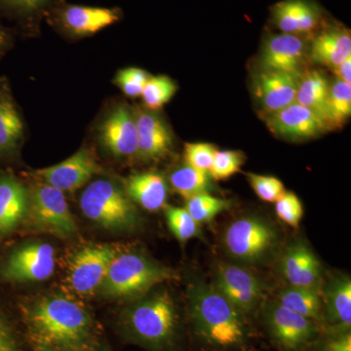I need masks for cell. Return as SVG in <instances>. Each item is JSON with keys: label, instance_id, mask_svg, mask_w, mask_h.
<instances>
[{"label": "cell", "instance_id": "1", "mask_svg": "<svg viewBox=\"0 0 351 351\" xmlns=\"http://www.w3.org/2000/svg\"><path fill=\"white\" fill-rule=\"evenodd\" d=\"M29 331L36 345L57 350H87L93 334V320L86 309L66 298H46L29 314Z\"/></svg>", "mask_w": 351, "mask_h": 351}, {"label": "cell", "instance_id": "2", "mask_svg": "<svg viewBox=\"0 0 351 351\" xmlns=\"http://www.w3.org/2000/svg\"><path fill=\"white\" fill-rule=\"evenodd\" d=\"M189 315L198 337L219 348L245 345L247 328L239 313L213 286L197 280L188 290Z\"/></svg>", "mask_w": 351, "mask_h": 351}, {"label": "cell", "instance_id": "3", "mask_svg": "<svg viewBox=\"0 0 351 351\" xmlns=\"http://www.w3.org/2000/svg\"><path fill=\"white\" fill-rule=\"evenodd\" d=\"M121 325L133 343L152 351H165L176 343L179 316L168 293L158 292L127 308Z\"/></svg>", "mask_w": 351, "mask_h": 351}, {"label": "cell", "instance_id": "4", "mask_svg": "<svg viewBox=\"0 0 351 351\" xmlns=\"http://www.w3.org/2000/svg\"><path fill=\"white\" fill-rule=\"evenodd\" d=\"M176 272L138 252H117L101 282V293L114 299H132L174 279Z\"/></svg>", "mask_w": 351, "mask_h": 351}, {"label": "cell", "instance_id": "5", "mask_svg": "<svg viewBox=\"0 0 351 351\" xmlns=\"http://www.w3.org/2000/svg\"><path fill=\"white\" fill-rule=\"evenodd\" d=\"M80 202L85 217L104 228L129 230L137 223V210L130 198L108 180L90 184L83 191Z\"/></svg>", "mask_w": 351, "mask_h": 351}, {"label": "cell", "instance_id": "6", "mask_svg": "<svg viewBox=\"0 0 351 351\" xmlns=\"http://www.w3.org/2000/svg\"><path fill=\"white\" fill-rule=\"evenodd\" d=\"M263 320L272 341L284 351H304L320 334L317 322L286 308L279 302L267 304Z\"/></svg>", "mask_w": 351, "mask_h": 351}, {"label": "cell", "instance_id": "7", "mask_svg": "<svg viewBox=\"0 0 351 351\" xmlns=\"http://www.w3.org/2000/svg\"><path fill=\"white\" fill-rule=\"evenodd\" d=\"M51 24L73 38L94 36L120 22L123 16L119 7H97L59 2L48 11Z\"/></svg>", "mask_w": 351, "mask_h": 351}, {"label": "cell", "instance_id": "8", "mask_svg": "<svg viewBox=\"0 0 351 351\" xmlns=\"http://www.w3.org/2000/svg\"><path fill=\"white\" fill-rule=\"evenodd\" d=\"M223 243L228 253L237 261L258 263L274 249L276 233L263 219L245 217L228 226Z\"/></svg>", "mask_w": 351, "mask_h": 351}, {"label": "cell", "instance_id": "9", "mask_svg": "<svg viewBox=\"0 0 351 351\" xmlns=\"http://www.w3.org/2000/svg\"><path fill=\"white\" fill-rule=\"evenodd\" d=\"M29 211L34 226L43 232L68 239L77 230L64 191L49 184H38L29 193Z\"/></svg>", "mask_w": 351, "mask_h": 351}, {"label": "cell", "instance_id": "10", "mask_svg": "<svg viewBox=\"0 0 351 351\" xmlns=\"http://www.w3.org/2000/svg\"><path fill=\"white\" fill-rule=\"evenodd\" d=\"M117 250L107 245L82 248L71 258L66 282L78 295H90L100 288Z\"/></svg>", "mask_w": 351, "mask_h": 351}, {"label": "cell", "instance_id": "11", "mask_svg": "<svg viewBox=\"0 0 351 351\" xmlns=\"http://www.w3.org/2000/svg\"><path fill=\"white\" fill-rule=\"evenodd\" d=\"M215 288L243 315L255 311L262 300L263 286L257 277L232 263L217 267Z\"/></svg>", "mask_w": 351, "mask_h": 351}, {"label": "cell", "instance_id": "12", "mask_svg": "<svg viewBox=\"0 0 351 351\" xmlns=\"http://www.w3.org/2000/svg\"><path fill=\"white\" fill-rule=\"evenodd\" d=\"M270 22L282 34L306 36L326 23L317 0H281L270 7Z\"/></svg>", "mask_w": 351, "mask_h": 351}, {"label": "cell", "instance_id": "13", "mask_svg": "<svg viewBox=\"0 0 351 351\" xmlns=\"http://www.w3.org/2000/svg\"><path fill=\"white\" fill-rule=\"evenodd\" d=\"M304 38L282 32L269 34L261 51V69L302 75V66L308 52Z\"/></svg>", "mask_w": 351, "mask_h": 351}, {"label": "cell", "instance_id": "14", "mask_svg": "<svg viewBox=\"0 0 351 351\" xmlns=\"http://www.w3.org/2000/svg\"><path fill=\"white\" fill-rule=\"evenodd\" d=\"M101 145L112 156L125 158L138 156V129L135 113L120 105L108 113L99 127Z\"/></svg>", "mask_w": 351, "mask_h": 351}, {"label": "cell", "instance_id": "15", "mask_svg": "<svg viewBox=\"0 0 351 351\" xmlns=\"http://www.w3.org/2000/svg\"><path fill=\"white\" fill-rule=\"evenodd\" d=\"M263 117L269 130L284 140H309L328 131L322 120L295 101Z\"/></svg>", "mask_w": 351, "mask_h": 351}, {"label": "cell", "instance_id": "16", "mask_svg": "<svg viewBox=\"0 0 351 351\" xmlns=\"http://www.w3.org/2000/svg\"><path fill=\"white\" fill-rule=\"evenodd\" d=\"M55 269V251L50 244L31 243L21 247L9 258L4 276L15 281H43Z\"/></svg>", "mask_w": 351, "mask_h": 351}, {"label": "cell", "instance_id": "17", "mask_svg": "<svg viewBox=\"0 0 351 351\" xmlns=\"http://www.w3.org/2000/svg\"><path fill=\"white\" fill-rule=\"evenodd\" d=\"M302 75L260 69L254 78L253 85L254 95L262 108L263 115L295 103Z\"/></svg>", "mask_w": 351, "mask_h": 351}, {"label": "cell", "instance_id": "18", "mask_svg": "<svg viewBox=\"0 0 351 351\" xmlns=\"http://www.w3.org/2000/svg\"><path fill=\"white\" fill-rule=\"evenodd\" d=\"M98 171L93 156L82 149L63 162L38 170L36 174L43 184L62 191H73L84 186Z\"/></svg>", "mask_w": 351, "mask_h": 351}, {"label": "cell", "instance_id": "19", "mask_svg": "<svg viewBox=\"0 0 351 351\" xmlns=\"http://www.w3.org/2000/svg\"><path fill=\"white\" fill-rule=\"evenodd\" d=\"M308 54L313 63L335 71L351 56L350 29L339 23H325L314 34Z\"/></svg>", "mask_w": 351, "mask_h": 351}, {"label": "cell", "instance_id": "20", "mask_svg": "<svg viewBox=\"0 0 351 351\" xmlns=\"http://www.w3.org/2000/svg\"><path fill=\"white\" fill-rule=\"evenodd\" d=\"M138 129V156L145 160H156L169 154L173 135L169 127L152 110H134Z\"/></svg>", "mask_w": 351, "mask_h": 351}, {"label": "cell", "instance_id": "21", "mask_svg": "<svg viewBox=\"0 0 351 351\" xmlns=\"http://www.w3.org/2000/svg\"><path fill=\"white\" fill-rule=\"evenodd\" d=\"M281 269L289 285L320 290L321 265L304 242L291 244L284 254Z\"/></svg>", "mask_w": 351, "mask_h": 351}, {"label": "cell", "instance_id": "22", "mask_svg": "<svg viewBox=\"0 0 351 351\" xmlns=\"http://www.w3.org/2000/svg\"><path fill=\"white\" fill-rule=\"evenodd\" d=\"M323 319L330 327L329 332L350 331L351 280L348 276L332 277L324 289Z\"/></svg>", "mask_w": 351, "mask_h": 351}, {"label": "cell", "instance_id": "23", "mask_svg": "<svg viewBox=\"0 0 351 351\" xmlns=\"http://www.w3.org/2000/svg\"><path fill=\"white\" fill-rule=\"evenodd\" d=\"M29 193L12 174L0 175V232L13 230L29 211Z\"/></svg>", "mask_w": 351, "mask_h": 351}, {"label": "cell", "instance_id": "24", "mask_svg": "<svg viewBox=\"0 0 351 351\" xmlns=\"http://www.w3.org/2000/svg\"><path fill=\"white\" fill-rule=\"evenodd\" d=\"M126 195L147 211L156 212L165 207L168 186L158 173H141L127 180Z\"/></svg>", "mask_w": 351, "mask_h": 351}, {"label": "cell", "instance_id": "25", "mask_svg": "<svg viewBox=\"0 0 351 351\" xmlns=\"http://www.w3.org/2000/svg\"><path fill=\"white\" fill-rule=\"evenodd\" d=\"M24 137V123L12 97L0 83V157L12 156Z\"/></svg>", "mask_w": 351, "mask_h": 351}, {"label": "cell", "instance_id": "26", "mask_svg": "<svg viewBox=\"0 0 351 351\" xmlns=\"http://www.w3.org/2000/svg\"><path fill=\"white\" fill-rule=\"evenodd\" d=\"M329 89L330 83L324 73L319 71H309L302 73L295 95V103L311 110L318 119L322 120L325 126Z\"/></svg>", "mask_w": 351, "mask_h": 351}, {"label": "cell", "instance_id": "27", "mask_svg": "<svg viewBox=\"0 0 351 351\" xmlns=\"http://www.w3.org/2000/svg\"><path fill=\"white\" fill-rule=\"evenodd\" d=\"M277 302L315 322L323 319V302L319 290L289 286L279 293Z\"/></svg>", "mask_w": 351, "mask_h": 351}, {"label": "cell", "instance_id": "28", "mask_svg": "<svg viewBox=\"0 0 351 351\" xmlns=\"http://www.w3.org/2000/svg\"><path fill=\"white\" fill-rule=\"evenodd\" d=\"M351 115V84L336 78L330 84L326 110L328 130L345 125Z\"/></svg>", "mask_w": 351, "mask_h": 351}, {"label": "cell", "instance_id": "29", "mask_svg": "<svg viewBox=\"0 0 351 351\" xmlns=\"http://www.w3.org/2000/svg\"><path fill=\"white\" fill-rule=\"evenodd\" d=\"M59 2L61 0H0V14L31 25Z\"/></svg>", "mask_w": 351, "mask_h": 351}, {"label": "cell", "instance_id": "30", "mask_svg": "<svg viewBox=\"0 0 351 351\" xmlns=\"http://www.w3.org/2000/svg\"><path fill=\"white\" fill-rule=\"evenodd\" d=\"M170 184L176 193L184 196L186 199L201 193H209L212 189L210 175L188 164L178 168L171 174Z\"/></svg>", "mask_w": 351, "mask_h": 351}, {"label": "cell", "instance_id": "31", "mask_svg": "<svg viewBox=\"0 0 351 351\" xmlns=\"http://www.w3.org/2000/svg\"><path fill=\"white\" fill-rule=\"evenodd\" d=\"M186 210L198 223H207L230 206V201L201 193L186 199Z\"/></svg>", "mask_w": 351, "mask_h": 351}, {"label": "cell", "instance_id": "32", "mask_svg": "<svg viewBox=\"0 0 351 351\" xmlns=\"http://www.w3.org/2000/svg\"><path fill=\"white\" fill-rule=\"evenodd\" d=\"M177 92V85L168 76H149L143 91L145 106L149 110H156L169 103Z\"/></svg>", "mask_w": 351, "mask_h": 351}, {"label": "cell", "instance_id": "33", "mask_svg": "<svg viewBox=\"0 0 351 351\" xmlns=\"http://www.w3.org/2000/svg\"><path fill=\"white\" fill-rule=\"evenodd\" d=\"M165 217L171 232L181 242L199 237L200 223L186 211V208L165 207Z\"/></svg>", "mask_w": 351, "mask_h": 351}, {"label": "cell", "instance_id": "34", "mask_svg": "<svg viewBox=\"0 0 351 351\" xmlns=\"http://www.w3.org/2000/svg\"><path fill=\"white\" fill-rule=\"evenodd\" d=\"M245 162L243 152L239 151H217L209 170L212 179L226 180L239 173Z\"/></svg>", "mask_w": 351, "mask_h": 351}, {"label": "cell", "instance_id": "35", "mask_svg": "<svg viewBox=\"0 0 351 351\" xmlns=\"http://www.w3.org/2000/svg\"><path fill=\"white\" fill-rule=\"evenodd\" d=\"M149 75L144 69L138 68H127L117 73L114 83L131 98L142 96L143 91Z\"/></svg>", "mask_w": 351, "mask_h": 351}, {"label": "cell", "instance_id": "36", "mask_svg": "<svg viewBox=\"0 0 351 351\" xmlns=\"http://www.w3.org/2000/svg\"><path fill=\"white\" fill-rule=\"evenodd\" d=\"M248 180L256 195L265 202L276 203L286 193L283 182L276 177L248 174Z\"/></svg>", "mask_w": 351, "mask_h": 351}, {"label": "cell", "instance_id": "37", "mask_svg": "<svg viewBox=\"0 0 351 351\" xmlns=\"http://www.w3.org/2000/svg\"><path fill=\"white\" fill-rule=\"evenodd\" d=\"M217 151L218 149L213 145L206 144V143L186 144V151H184V161L191 167L209 174V170Z\"/></svg>", "mask_w": 351, "mask_h": 351}, {"label": "cell", "instance_id": "38", "mask_svg": "<svg viewBox=\"0 0 351 351\" xmlns=\"http://www.w3.org/2000/svg\"><path fill=\"white\" fill-rule=\"evenodd\" d=\"M276 213L284 223L298 228L304 215L301 200L295 193L286 191L276 202Z\"/></svg>", "mask_w": 351, "mask_h": 351}, {"label": "cell", "instance_id": "39", "mask_svg": "<svg viewBox=\"0 0 351 351\" xmlns=\"http://www.w3.org/2000/svg\"><path fill=\"white\" fill-rule=\"evenodd\" d=\"M315 351H351L350 331L329 332Z\"/></svg>", "mask_w": 351, "mask_h": 351}, {"label": "cell", "instance_id": "40", "mask_svg": "<svg viewBox=\"0 0 351 351\" xmlns=\"http://www.w3.org/2000/svg\"><path fill=\"white\" fill-rule=\"evenodd\" d=\"M0 351H18L12 332L1 317H0Z\"/></svg>", "mask_w": 351, "mask_h": 351}, {"label": "cell", "instance_id": "41", "mask_svg": "<svg viewBox=\"0 0 351 351\" xmlns=\"http://www.w3.org/2000/svg\"><path fill=\"white\" fill-rule=\"evenodd\" d=\"M334 73H336L338 80L351 84V56L339 64L338 68L335 69Z\"/></svg>", "mask_w": 351, "mask_h": 351}, {"label": "cell", "instance_id": "42", "mask_svg": "<svg viewBox=\"0 0 351 351\" xmlns=\"http://www.w3.org/2000/svg\"><path fill=\"white\" fill-rule=\"evenodd\" d=\"M11 43V34H9L8 29L0 25V56L3 54Z\"/></svg>", "mask_w": 351, "mask_h": 351}, {"label": "cell", "instance_id": "43", "mask_svg": "<svg viewBox=\"0 0 351 351\" xmlns=\"http://www.w3.org/2000/svg\"><path fill=\"white\" fill-rule=\"evenodd\" d=\"M36 351H60L55 348H49V346L43 345H36Z\"/></svg>", "mask_w": 351, "mask_h": 351}, {"label": "cell", "instance_id": "44", "mask_svg": "<svg viewBox=\"0 0 351 351\" xmlns=\"http://www.w3.org/2000/svg\"><path fill=\"white\" fill-rule=\"evenodd\" d=\"M82 351H101V350H82Z\"/></svg>", "mask_w": 351, "mask_h": 351}]
</instances>
